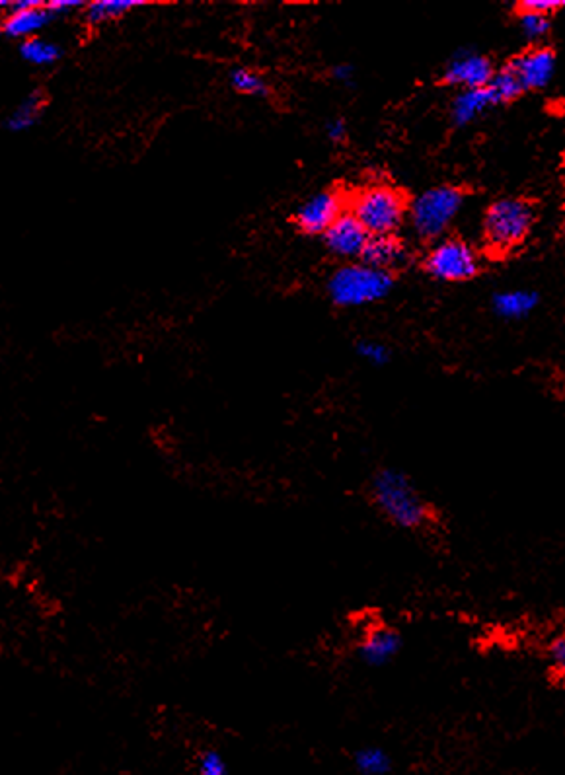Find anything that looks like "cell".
Returning <instances> with one entry per match:
<instances>
[{
	"instance_id": "cell-1",
	"label": "cell",
	"mask_w": 565,
	"mask_h": 775,
	"mask_svg": "<svg viewBox=\"0 0 565 775\" xmlns=\"http://www.w3.org/2000/svg\"><path fill=\"white\" fill-rule=\"evenodd\" d=\"M367 499L380 517L402 532L427 534L441 522L437 507L402 468L382 466L375 470L367 481Z\"/></svg>"
},
{
	"instance_id": "cell-2",
	"label": "cell",
	"mask_w": 565,
	"mask_h": 775,
	"mask_svg": "<svg viewBox=\"0 0 565 775\" xmlns=\"http://www.w3.org/2000/svg\"><path fill=\"white\" fill-rule=\"evenodd\" d=\"M351 213L371 236H394L408 215V199L396 187L367 185L353 197Z\"/></svg>"
},
{
	"instance_id": "cell-3",
	"label": "cell",
	"mask_w": 565,
	"mask_h": 775,
	"mask_svg": "<svg viewBox=\"0 0 565 775\" xmlns=\"http://www.w3.org/2000/svg\"><path fill=\"white\" fill-rule=\"evenodd\" d=\"M394 285L392 273L367 263L343 265L328 281V295L341 308H359L382 300Z\"/></svg>"
},
{
	"instance_id": "cell-4",
	"label": "cell",
	"mask_w": 565,
	"mask_h": 775,
	"mask_svg": "<svg viewBox=\"0 0 565 775\" xmlns=\"http://www.w3.org/2000/svg\"><path fill=\"white\" fill-rule=\"evenodd\" d=\"M534 224V211L523 199H499L491 203L482 221V236L491 252L507 254L521 246Z\"/></svg>"
},
{
	"instance_id": "cell-5",
	"label": "cell",
	"mask_w": 565,
	"mask_h": 775,
	"mask_svg": "<svg viewBox=\"0 0 565 775\" xmlns=\"http://www.w3.org/2000/svg\"><path fill=\"white\" fill-rule=\"evenodd\" d=\"M464 205V193L458 187L439 185L415 197L410 207V222L423 240L443 236Z\"/></svg>"
},
{
	"instance_id": "cell-6",
	"label": "cell",
	"mask_w": 565,
	"mask_h": 775,
	"mask_svg": "<svg viewBox=\"0 0 565 775\" xmlns=\"http://www.w3.org/2000/svg\"><path fill=\"white\" fill-rule=\"evenodd\" d=\"M425 271L447 283L470 281L480 271V261L470 244L458 238H449L435 244L425 256Z\"/></svg>"
},
{
	"instance_id": "cell-7",
	"label": "cell",
	"mask_w": 565,
	"mask_h": 775,
	"mask_svg": "<svg viewBox=\"0 0 565 775\" xmlns=\"http://www.w3.org/2000/svg\"><path fill=\"white\" fill-rule=\"evenodd\" d=\"M404 649L402 631L378 622L363 629L355 643V659L369 668H384L394 663Z\"/></svg>"
},
{
	"instance_id": "cell-8",
	"label": "cell",
	"mask_w": 565,
	"mask_h": 775,
	"mask_svg": "<svg viewBox=\"0 0 565 775\" xmlns=\"http://www.w3.org/2000/svg\"><path fill=\"white\" fill-rule=\"evenodd\" d=\"M2 8L8 10L2 22V32L10 39H32L53 20V12L47 8V2L41 0H12L2 2Z\"/></svg>"
},
{
	"instance_id": "cell-9",
	"label": "cell",
	"mask_w": 565,
	"mask_h": 775,
	"mask_svg": "<svg viewBox=\"0 0 565 775\" xmlns=\"http://www.w3.org/2000/svg\"><path fill=\"white\" fill-rule=\"evenodd\" d=\"M343 197L339 191H322L304 201L295 221L304 234L310 236H324L330 226L343 215Z\"/></svg>"
},
{
	"instance_id": "cell-10",
	"label": "cell",
	"mask_w": 565,
	"mask_h": 775,
	"mask_svg": "<svg viewBox=\"0 0 565 775\" xmlns=\"http://www.w3.org/2000/svg\"><path fill=\"white\" fill-rule=\"evenodd\" d=\"M369 240L371 234L351 211L343 213L324 234L326 248L338 258H361Z\"/></svg>"
},
{
	"instance_id": "cell-11",
	"label": "cell",
	"mask_w": 565,
	"mask_h": 775,
	"mask_svg": "<svg viewBox=\"0 0 565 775\" xmlns=\"http://www.w3.org/2000/svg\"><path fill=\"white\" fill-rule=\"evenodd\" d=\"M507 69L517 76L523 90H536L544 88L556 71V55L546 47L528 49L525 53L517 55Z\"/></svg>"
},
{
	"instance_id": "cell-12",
	"label": "cell",
	"mask_w": 565,
	"mask_h": 775,
	"mask_svg": "<svg viewBox=\"0 0 565 775\" xmlns=\"http://www.w3.org/2000/svg\"><path fill=\"white\" fill-rule=\"evenodd\" d=\"M443 78L451 86L476 90L490 86L491 80L495 78V71L491 67L490 59L476 53H460L449 63Z\"/></svg>"
},
{
	"instance_id": "cell-13",
	"label": "cell",
	"mask_w": 565,
	"mask_h": 775,
	"mask_svg": "<svg viewBox=\"0 0 565 775\" xmlns=\"http://www.w3.org/2000/svg\"><path fill=\"white\" fill-rule=\"evenodd\" d=\"M361 259L371 267L392 273L394 267H400L406 263L408 252H406V246L396 236H371Z\"/></svg>"
},
{
	"instance_id": "cell-14",
	"label": "cell",
	"mask_w": 565,
	"mask_h": 775,
	"mask_svg": "<svg viewBox=\"0 0 565 775\" xmlns=\"http://www.w3.org/2000/svg\"><path fill=\"white\" fill-rule=\"evenodd\" d=\"M493 106H497V100H495V94L490 86L476 88V90H464L452 102V121L460 127L468 125Z\"/></svg>"
},
{
	"instance_id": "cell-15",
	"label": "cell",
	"mask_w": 565,
	"mask_h": 775,
	"mask_svg": "<svg viewBox=\"0 0 565 775\" xmlns=\"http://www.w3.org/2000/svg\"><path fill=\"white\" fill-rule=\"evenodd\" d=\"M353 768L359 775H388L394 768V760L386 748L367 744L353 752Z\"/></svg>"
},
{
	"instance_id": "cell-16",
	"label": "cell",
	"mask_w": 565,
	"mask_h": 775,
	"mask_svg": "<svg viewBox=\"0 0 565 775\" xmlns=\"http://www.w3.org/2000/svg\"><path fill=\"white\" fill-rule=\"evenodd\" d=\"M147 6L145 0H94L86 4V20L92 26H102L127 16L131 10Z\"/></svg>"
},
{
	"instance_id": "cell-17",
	"label": "cell",
	"mask_w": 565,
	"mask_h": 775,
	"mask_svg": "<svg viewBox=\"0 0 565 775\" xmlns=\"http://www.w3.org/2000/svg\"><path fill=\"white\" fill-rule=\"evenodd\" d=\"M538 304V295L532 291H507L493 298V310L507 320H521Z\"/></svg>"
},
{
	"instance_id": "cell-18",
	"label": "cell",
	"mask_w": 565,
	"mask_h": 775,
	"mask_svg": "<svg viewBox=\"0 0 565 775\" xmlns=\"http://www.w3.org/2000/svg\"><path fill=\"white\" fill-rule=\"evenodd\" d=\"M45 108V98L39 90H34L30 96H26L18 108L10 113V117L6 119V127L12 131V133H24L28 129H32L41 117Z\"/></svg>"
},
{
	"instance_id": "cell-19",
	"label": "cell",
	"mask_w": 565,
	"mask_h": 775,
	"mask_svg": "<svg viewBox=\"0 0 565 775\" xmlns=\"http://www.w3.org/2000/svg\"><path fill=\"white\" fill-rule=\"evenodd\" d=\"M20 55L34 67H51L61 59V47L49 39L32 37L20 43Z\"/></svg>"
},
{
	"instance_id": "cell-20",
	"label": "cell",
	"mask_w": 565,
	"mask_h": 775,
	"mask_svg": "<svg viewBox=\"0 0 565 775\" xmlns=\"http://www.w3.org/2000/svg\"><path fill=\"white\" fill-rule=\"evenodd\" d=\"M228 80H230V86L242 96H252V98L269 96V84L265 82L264 76L246 67L232 69L228 74Z\"/></svg>"
},
{
	"instance_id": "cell-21",
	"label": "cell",
	"mask_w": 565,
	"mask_h": 775,
	"mask_svg": "<svg viewBox=\"0 0 565 775\" xmlns=\"http://www.w3.org/2000/svg\"><path fill=\"white\" fill-rule=\"evenodd\" d=\"M490 88L493 90V94H495L497 104L513 102L515 98H519L525 92L521 82L517 80V76L511 73L507 67H503L499 73H495V78L491 80Z\"/></svg>"
},
{
	"instance_id": "cell-22",
	"label": "cell",
	"mask_w": 565,
	"mask_h": 775,
	"mask_svg": "<svg viewBox=\"0 0 565 775\" xmlns=\"http://www.w3.org/2000/svg\"><path fill=\"white\" fill-rule=\"evenodd\" d=\"M546 661L550 665V670L554 672L556 678L565 676V629L554 633L544 649Z\"/></svg>"
},
{
	"instance_id": "cell-23",
	"label": "cell",
	"mask_w": 565,
	"mask_h": 775,
	"mask_svg": "<svg viewBox=\"0 0 565 775\" xmlns=\"http://www.w3.org/2000/svg\"><path fill=\"white\" fill-rule=\"evenodd\" d=\"M197 775H230L225 756L217 748H205L197 756Z\"/></svg>"
},
{
	"instance_id": "cell-24",
	"label": "cell",
	"mask_w": 565,
	"mask_h": 775,
	"mask_svg": "<svg viewBox=\"0 0 565 775\" xmlns=\"http://www.w3.org/2000/svg\"><path fill=\"white\" fill-rule=\"evenodd\" d=\"M521 30L523 34L532 39V41H538L542 37L548 34L550 30V20L548 16H542V14H532V12H521Z\"/></svg>"
},
{
	"instance_id": "cell-25",
	"label": "cell",
	"mask_w": 565,
	"mask_h": 775,
	"mask_svg": "<svg viewBox=\"0 0 565 775\" xmlns=\"http://www.w3.org/2000/svg\"><path fill=\"white\" fill-rule=\"evenodd\" d=\"M357 353L359 357H363L367 363L375 367H382L390 361V351L382 343H375V341H361L357 345Z\"/></svg>"
},
{
	"instance_id": "cell-26",
	"label": "cell",
	"mask_w": 565,
	"mask_h": 775,
	"mask_svg": "<svg viewBox=\"0 0 565 775\" xmlns=\"http://www.w3.org/2000/svg\"><path fill=\"white\" fill-rule=\"evenodd\" d=\"M565 0H527L519 4L521 12H532V14H542L548 16L560 8H564Z\"/></svg>"
},
{
	"instance_id": "cell-27",
	"label": "cell",
	"mask_w": 565,
	"mask_h": 775,
	"mask_svg": "<svg viewBox=\"0 0 565 775\" xmlns=\"http://www.w3.org/2000/svg\"><path fill=\"white\" fill-rule=\"evenodd\" d=\"M86 8V4L82 0H49L47 2V8L53 12V16H63L75 8Z\"/></svg>"
},
{
	"instance_id": "cell-28",
	"label": "cell",
	"mask_w": 565,
	"mask_h": 775,
	"mask_svg": "<svg viewBox=\"0 0 565 775\" xmlns=\"http://www.w3.org/2000/svg\"><path fill=\"white\" fill-rule=\"evenodd\" d=\"M347 135V127L341 119H334V121H328L326 123V137L332 141V143H341Z\"/></svg>"
},
{
	"instance_id": "cell-29",
	"label": "cell",
	"mask_w": 565,
	"mask_h": 775,
	"mask_svg": "<svg viewBox=\"0 0 565 775\" xmlns=\"http://www.w3.org/2000/svg\"><path fill=\"white\" fill-rule=\"evenodd\" d=\"M332 74L341 84H351V80H353V67L351 65H338V67H334Z\"/></svg>"
},
{
	"instance_id": "cell-30",
	"label": "cell",
	"mask_w": 565,
	"mask_h": 775,
	"mask_svg": "<svg viewBox=\"0 0 565 775\" xmlns=\"http://www.w3.org/2000/svg\"><path fill=\"white\" fill-rule=\"evenodd\" d=\"M556 684H558V688L562 690L565 694V676H562V678H556Z\"/></svg>"
}]
</instances>
